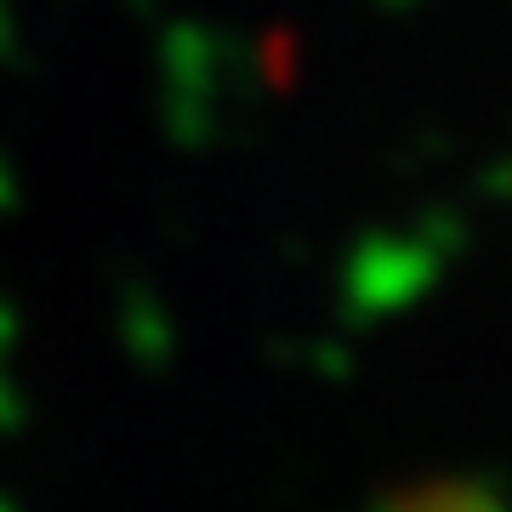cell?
<instances>
[{"label":"cell","mask_w":512,"mask_h":512,"mask_svg":"<svg viewBox=\"0 0 512 512\" xmlns=\"http://www.w3.org/2000/svg\"><path fill=\"white\" fill-rule=\"evenodd\" d=\"M382 512H507L501 495L473 478H416L382 501Z\"/></svg>","instance_id":"1"}]
</instances>
